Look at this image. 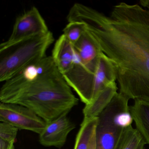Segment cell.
Returning a JSON list of instances; mask_svg holds the SVG:
<instances>
[{"mask_svg": "<svg viewBox=\"0 0 149 149\" xmlns=\"http://www.w3.org/2000/svg\"><path fill=\"white\" fill-rule=\"evenodd\" d=\"M80 20L114 65L119 93L149 103V11L121 2L109 16L88 8Z\"/></svg>", "mask_w": 149, "mask_h": 149, "instance_id": "6da1fadb", "label": "cell"}, {"mask_svg": "<svg viewBox=\"0 0 149 149\" xmlns=\"http://www.w3.org/2000/svg\"><path fill=\"white\" fill-rule=\"evenodd\" d=\"M0 101L26 107L49 123L68 115L78 99L51 56H46L4 82Z\"/></svg>", "mask_w": 149, "mask_h": 149, "instance_id": "7a4b0ae2", "label": "cell"}, {"mask_svg": "<svg viewBox=\"0 0 149 149\" xmlns=\"http://www.w3.org/2000/svg\"><path fill=\"white\" fill-rule=\"evenodd\" d=\"M54 41L49 31L0 51V81H6L40 61Z\"/></svg>", "mask_w": 149, "mask_h": 149, "instance_id": "3957f363", "label": "cell"}, {"mask_svg": "<svg viewBox=\"0 0 149 149\" xmlns=\"http://www.w3.org/2000/svg\"><path fill=\"white\" fill-rule=\"evenodd\" d=\"M130 99L117 93L109 105L99 115L96 130V149H116L125 128L121 126L117 116L130 109Z\"/></svg>", "mask_w": 149, "mask_h": 149, "instance_id": "277c9868", "label": "cell"}, {"mask_svg": "<svg viewBox=\"0 0 149 149\" xmlns=\"http://www.w3.org/2000/svg\"><path fill=\"white\" fill-rule=\"evenodd\" d=\"M49 31L40 11L33 7L17 17L10 37L0 45V51Z\"/></svg>", "mask_w": 149, "mask_h": 149, "instance_id": "5b68a950", "label": "cell"}, {"mask_svg": "<svg viewBox=\"0 0 149 149\" xmlns=\"http://www.w3.org/2000/svg\"><path fill=\"white\" fill-rule=\"evenodd\" d=\"M0 121L8 123L19 130H26L40 135L47 123L30 109L19 104H0Z\"/></svg>", "mask_w": 149, "mask_h": 149, "instance_id": "8992f818", "label": "cell"}, {"mask_svg": "<svg viewBox=\"0 0 149 149\" xmlns=\"http://www.w3.org/2000/svg\"><path fill=\"white\" fill-rule=\"evenodd\" d=\"M76 54L82 65L95 75L101 54L103 52L97 41L88 30L73 45Z\"/></svg>", "mask_w": 149, "mask_h": 149, "instance_id": "52a82bcc", "label": "cell"}, {"mask_svg": "<svg viewBox=\"0 0 149 149\" xmlns=\"http://www.w3.org/2000/svg\"><path fill=\"white\" fill-rule=\"evenodd\" d=\"M75 127L67 115H63L47 123L44 131L40 134L39 141L45 146L61 148L66 143L68 135Z\"/></svg>", "mask_w": 149, "mask_h": 149, "instance_id": "ba28073f", "label": "cell"}, {"mask_svg": "<svg viewBox=\"0 0 149 149\" xmlns=\"http://www.w3.org/2000/svg\"><path fill=\"white\" fill-rule=\"evenodd\" d=\"M51 56L58 70L63 76L72 70L77 58L74 46L63 34L55 43Z\"/></svg>", "mask_w": 149, "mask_h": 149, "instance_id": "9c48e42d", "label": "cell"}, {"mask_svg": "<svg viewBox=\"0 0 149 149\" xmlns=\"http://www.w3.org/2000/svg\"><path fill=\"white\" fill-rule=\"evenodd\" d=\"M116 77L114 65L109 58L103 53L100 56L95 74L93 100L101 91L116 82Z\"/></svg>", "mask_w": 149, "mask_h": 149, "instance_id": "30bf717a", "label": "cell"}, {"mask_svg": "<svg viewBox=\"0 0 149 149\" xmlns=\"http://www.w3.org/2000/svg\"><path fill=\"white\" fill-rule=\"evenodd\" d=\"M118 89L114 82L101 91L90 104L85 105L83 110L84 118L97 117L118 93Z\"/></svg>", "mask_w": 149, "mask_h": 149, "instance_id": "8fae6325", "label": "cell"}, {"mask_svg": "<svg viewBox=\"0 0 149 149\" xmlns=\"http://www.w3.org/2000/svg\"><path fill=\"white\" fill-rule=\"evenodd\" d=\"M130 111L135 123L136 129L149 145V103L135 100L130 106Z\"/></svg>", "mask_w": 149, "mask_h": 149, "instance_id": "7c38bea8", "label": "cell"}, {"mask_svg": "<svg viewBox=\"0 0 149 149\" xmlns=\"http://www.w3.org/2000/svg\"><path fill=\"white\" fill-rule=\"evenodd\" d=\"M98 117L84 118L76 139L74 149H88L95 136Z\"/></svg>", "mask_w": 149, "mask_h": 149, "instance_id": "4fadbf2b", "label": "cell"}, {"mask_svg": "<svg viewBox=\"0 0 149 149\" xmlns=\"http://www.w3.org/2000/svg\"><path fill=\"white\" fill-rule=\"evenodd\" d=\"M145 145L138 131L131 125L124 130L116 149H144Z\"/></svg>", "mask_w": 149, "mask_h": 149, "instance_id": "5bb4252c", "label": "cell"}, {"mask_svg": "<svg viewBox=\"0 0 149 149\" xmlns=\"http://www.w3.org/2000/svg\"><path fill=\"white\" fill-rule=\"evenodd\" d=\"M87 30V27L84 23L79 22H68L64 28L63 34L74 45Z\"/></svg>", "mask_w": 149, "mask_h": 149, "instance_id": "9a60e30c", "label": "cell"}, {"mask_svg": "<svg viewBox=\"0 0 149 149\" xmlns=\"http://www.w3.org/2000/svg\"><path fill=\"white\" fill-rule=\"evenodd\" d=\"M18 128L4 122L0 123V139L12 143H15L18 134Z\"/></svg>", "mask_w": 149, "mask_h": 149, "instance_id": "2e32d148", "label": "cell"}, {"mask_svg": "<svg viewBox=\"0 0 149 149\" xmlns=\"http://www.w3.org/2000/svg\"><path fill=\"white\" fill-rule=\"evenodd\" d=\"M14 143L0 139V149H15Z\"/></svg>", "mask_w": 149, "mask_h": 149, "instance_id": "e0dca14e", "label": "cell"}, {"mask_svg": "<svg viewBox=\"0 0 149 149\" xmlns=\"http://www.w3.org/2000/svg\"><path fill=\"white\" fill-rule=\"evenodd\" d=\"M139 3L142 6L149 11V0H141Z\"/></svg>", "mask_w": 149, "mask_h": 149, "instance_id": "ac0fdd59", "label": "cell"}, {"mask_svg": "<svg viewBox=\"0 0 149 149\" xmlns=\"http://www.w3.org/2000/svg\"><path fill=\"white\" fill-rule=\"evenodd\" d=\"M88 149H96L95 136L94 137Z\"/></svg>", "mask_w": 149, "mask_h": 149, "instance_id": "d6986e66", "label": "cell"}]
</instances>
